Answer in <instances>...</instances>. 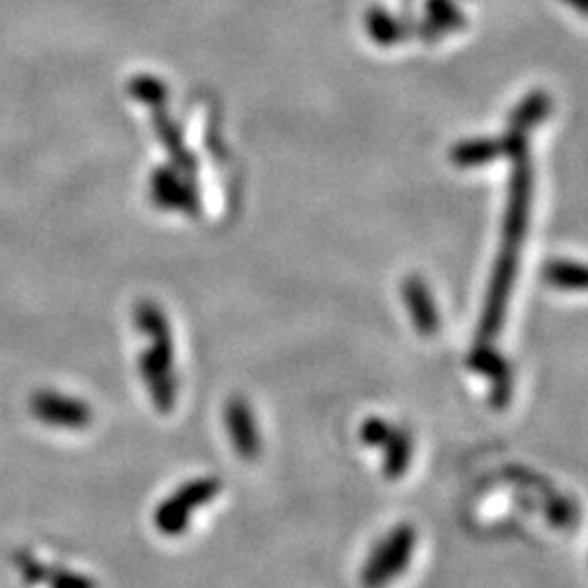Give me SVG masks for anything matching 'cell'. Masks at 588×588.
Masks as SVG:
<instances>
[{
  "instance_id": "5bb4252c",
  "label": "cell",
  "mask_w": 588,
  "mask_h": 588,
  "mask_svg": "<svg viewBox=\"0 0 588 588\" xmlns=\"http://www.w3.org/2000/svg\"><path fill=\"white\" fill-rule=\"evenodd\" d=\"M391 432H393V425H391L388 420H384V418H379V416H371V418H366V420L362 423V427H359V438H362L368 447H379V445H384V443L388 440Z\"/></svg>"
},
{
  "instance_id": "6da1fadb",
  "label": "cell",
  "mask_w": 588,
  "mask_h": 588,
  "mask_svg": "<svg viewBox=\"0 0 588 588\" xmlns=\"http://www.w3.org/2000/svg\"><path fill=\"white\" fill-rule=\"evenodd\" d=\"M519 253H521L519 249H510V246H501V251H499V257H497L495 268H493L488 294H486L481 321L477 327V343L479 345L493 343L504 327L508 301H510V293L515 288V280H517V271H519Z\"/></svg>"
},
{
  "instance_id": "8fae6325",
  "label": "cell",
  "mask_w": 588,
  "mask_h": 588,
  "mask_svg": "<svg viewBox=\"0 0 588 588\" xmlns=\"http://www.w3.org/2000/svg\"><path fill=\"white\" fill-rule=\"evenodd\" d=\"M543 277L547 284L562 291H585L587 288V268L571 260H551L543 268Z\"/></svg>"
},
{
  "instance_id": "30bf717a",
  "label": "cell",
  "mask_w": 588,
  "mask_h": 588,
  "mask_svg": "<svg viewBox=\"0 0 588 588\" xmlns=\"http://www.w3.org/2000/svg\"><path fill=\"white\" fill-rule=\"evenodd\" d=\"M155 122H158L160 138H162V142H164V146L169 149L171 158H173V166H175L181 175L187 176V179H196V160H194V155L183 146V140H181L179 129H176L175 124H173L169 118L164 116V114H160Z\"/></svg>"
},
{
  "instance_id": "ba28073f",
  "label": "cell",
  "mask_w": 588,
  "mask_h": 588,
  "mask_svg": "<svg viewBox=\"0 0 588 588\" xmlns=\"http://www.w3.org/2000/svg\"><path fill=\"white\" fill-rule=\"evenodd\" d=\"M225 420H227V429H230L235 454L244 460L257 458L262 449V438H260L253 412L242 397L230 399L225 408Z\"/></svg>"
},
{
  "instance_id": "5b68a950",
  "label": "cell",
  "mask_w": 588,
  "mask_h": 588,
  "mask_svg": "<svg viewBox=\"0 0 588 588\" xmlns=\"http://www.w3.org/2000/svg\"><path fill=\"white\" fill-rule=\"evenodd\" d=\"M151 201L162 210L183 212L196 216L201 212V196L196 190V179H187L173 169H158L151 175L149 187Z\"/></svg>"
},
{
  "instance_id": "3957f363",
  "label": "cell",
  "mask_w": 588,
  "mask_h": 588,
  "mask_svg": "<svg viewBox=\"0 0 588 588\" xmlns=\"http://www.w3.org/2000/svg\"><path fill=\"white\" fill-rule=\"evenodd\" d=\"M416 534L410 526H397L373 549L368 562L362 569V585L379 587L397 578L410 562Z\"/></svg>"
},
{
  "instance_id": "7a4b0ae2",
  "label": "cell",
  "mask_w": 588,
  "mask_h": 588,
  "mask_svg": "<svg viewBox=\"0 0 588 588\" xmlns=\"http://www.w3.org/2000/svg\"><path fill=\"white\" fill-rule=\"evenodd\" d=\"M149 349L140 355V373L151 402L160 412H171L176 404L175 345L173 334L149 338Z\"/></svg>"
},
{
  "instance_id": "52a82bcc",
  "label": "cell",
  "mask_w": 588,
  "mask_h": 588,
  "mask_svg": "<svg viewBox=\"0 0 588 588\" xmlns=\"http://www.w3.org/2000/svg\"><path fill=\"white\" fill-rule=\"evenodd\" d=\"M33 414L47 423V425H55V427H68V429H81L88 427L92 423V410L85 402L72 399V397H63L53 391H42L33 397Z\"/></svg>"
},
{
  "instance_id": "8992f818",
  "label": "cell",
  "mask_w": 588,
  "mask_h": 588,
  "mask_svg": "<svg viewBox=\"0 0 588 588\" xmlns=\"http://www.w3.org/2000/svg\"><path fill=\"white\" fill-rule=\"evenodd\" d=\"M469 368L490 379V404L493 408H506L513 397V371L506 357L493 347V343H475L469 359Z\"/></svg>"
},
{
  "instance_id": "9c48e42d",
  "label": "cell",
  "mask_w": 588,
  "mask_h": 588,
  "mask_svg": "<svg viewBox=\"0 0 588 588\" xmlns=\"http://www.w3.org/2000/svg\"><path fill=\"white\" fill-rule=\"evenodd\" d=\"M404 301H406L408 314L414 323V330L420 336H436L440 330V314H438L434 296L420 277L410 275L404 282Z\"/></svg>"
},
{
  "instance_id": "277c9868",
  "label": "cell",
  "mask_w": 588,
  "mask_h": 588,
  "mask_svg": "<svg viewBox=\"0 0 588 588\" xmlns=\"http://www.w3.org/2000/svg\"><path fill=\"white\" fill-rule=\"evenodd\" d=\"M221 490V481L216 477H199L183 484L175 495L160 504L155 510V526L166 536H179L190 524V515L212 501Z\"/></svg>"
},
{
  "instance_id": "4fadbf2b",
  "label": "cell",
  "mask_w": 588,
  "mask_h": 588,
  "mask_svg": "<svg viewBox=\"0 0 588 588\" xmlns=\"http://www.w3.org/2000/svg\"><path fill=\"white\" fill-rule=\"evenodd\" d=\"M499 155H504V142H497V140H470V142H463V144H458L454 149L452 160L460 169H473V166L488 164V162L497 160Z\"/></svg>"
},
{
  "instance_id": "7c38bea8",
  "label": "cell",
  "mask_w": 588,
  "mask_h": 588,
  "mask_svg": "<svg viewBox=\"0 0 588 588\" xmlns=\"http://www.w3.org/2000/svg\"><path fill=\"white\" fill-rule=\"evenodd\" d=\"M386 454H384V475L388 479H399L408 467H410L412 458V440L410 436L404 429H395L391 432L388 440L384 443Z\"/></svg>"
},
{
  "instance_id": "9a60e30c",
  "label": "cell",
  "mask_w": 588,
  "mask_h": 588,
  "mask_svg": "<svg viewBox=\"0 0 588 588\" xmlns=\"http://www.w3.org/2000/svg\"><path fill=\"white\" fill-rule=\"evenodd\" d=\"M545 112H547L545 99H529L528 103L515 116V131L526 133L529 126H534L540 118L545 116Z\"/></svg>"
}]
</instances>
